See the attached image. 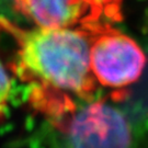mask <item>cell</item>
<instances>
[{"instance_id": "6da1fadb", "label": "cell", "mask_w": 148, "mask_h": 148, "mask_svg": "<svg viewBox=\"0 0 148 148\" xmlns=\"http://www.w3.org/2000/svg\"><path fill=\"white\" fill-rule=\"evenodd\" d=\"M0 29L14 40L11 69L29 85L35 110L62 125L77 110V99L92 97L97 81L90 64V25L22 30L0 19Z\"/></svg>"}, {"instance_id": "7a4b0ae2", "label": "cell", "mask_w": 148, "mask_h": 148, "mask_svg": "<svg viewBox=\"0 0 148 148\" xmlns=\"http://www.w3.org/2000/svg\"><path fill=\"white\" fill-rule=\"evenodd\" d=\"M90 29V64L97 84L123 89L136 82L147 64L139 44L104 23L92 24Z\"/></svg>"}, {"instance_id": "3957f363", "label": "cell", "mask_w": 148, "mask_h": 148, "mask_svg": "<svg viewBox=\"0 0 148 148\" xmlns=\"http://www.w3.org/2000/svg\"><path fill=\"white\" fill-rule=\"evenodd\" d=\"M66 148H132V131L125 115L106 101H95L60 125Z\"/></svg>"}, {"instance_id": "277c9868", "label": "cell", "mask_w": 148, "mask_h": 148, "mask_svg": "<svg viewBox=\"0 0 148 148\" xmlns=\"http://www.w3.org/2000/svg\"><path fill=\"white\" fill-rule=\"evenodd\" d=\"M16 9L38 27H78L103 23L91 0H12Z\"/></svg>"}, {"instance_id": "5b68a950", "label": "cell", "mask_w": 148, "mask_h": 148, "mask_svg": "<svg viewBox=\"0 0 148 148\" xmlns=\"http://www.w3.org/2000/svg\"><path fill=\"white\" fill-rule=\"evenodd\" d=\"M11 93V79L9 71L0 58V120L3 117L8 108Z\"/></svg>"}, {"instance_id": "8992f818", "label": "cell", "mask_w": 148, "mask_h": 148, "mask_svg": "<svg viewBox=\"0 0 148 148\" xmlns=\"http://www.w3.org/2000/svg\"><path fill=\"white\" fill-rule=\"evenodd\" d=\"M122 1L123 0H91L95 14L100 21L102 20V18H119L120 5L122 3Z\"/></svg>"}]
</instances>
